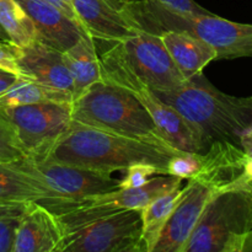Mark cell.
I'll use <instances>...</instances> for the list:
<instances>
[{"label": "cell", "mask_w": 252, "mask_h": 252, "mask_svg": "<svg viewBox=\"0 0 252 252\" xmlns=\"http://www.w3.org/2000/svg\"><path fill=\"white\" fill-rule=\"evenodd\" d=\"M179 153L180 150L157 143L71 122L69 129L42 160L110 174L144 162L159 167L162 175H167V164Z\"/></svg>", "instance_id": "6da1fadb"}, {"label": "cell", "mask_w": 252, "mask_h": 252, "mask_svg": "<svg viewBox=\"0 0 252 252\" xmlns=\"http://www.w3.org/2000/svg\"><path fill=\"white\" fill-rule=\"evenodd\" d=\"M155 94L198 130L207 148L214 142L240 147L241 135L252 130V96L236 97L221 93L202 75L176 90Z\"/></svg>", "instance_id": "7a4b0ae2"}, {"label": "cell", "mask_w": 252, "mask_h": 252, "mask_svg": "<svg viewBox=\"0 0 252 252\" xmlns=\"http://www.w3.org/2000/svg\"><path fill=\"white\" fill-rule=\"evenodd\" d=\"M139 31L160 36L162 32H186L202 39L217 52V59L252 57V25L240 24L220 16L184 14L155 0H142L122 9Z\"/></svg>", "instance_id": "3957f363"}, {"label": "cell", "mask_w": 252, "mask_h": 252, "mask_svg": "<svg viewBox=\"0 0 252 252\" xmlns=\"http://www.w3.org/2000/svg\"><path fill=\"white\" fill-rule=\"evenodd\" d=\"M103 81L125 89L145 86L154 93L171 91L187 83L167 53L160 36L139 31L115 42L100 56Z\"/></svg>", "instance_id": "277c9868"}, {"label": "cell", "mask_w": 252, "mask_h": 252, "mask_svg": "<svg viewBox=\"0 0 252 252\" xmlns=\"http://www.w3.org/2000/svg\"><path fill=\"white\" fill-rule=\"evenodd\" d=\"M71 118L96 129L170 147L139 100L127 89L107 81L95 84L73 101Z\"/></svg>", "instance_id": "5b68a950"}, {"label": "cell", "mask_w": 252, "mask_h": 252, "mask_svg": "<svg viewBox=\"0 0 252 252\" xmlns=\"http://www.w3.org/2000/svg\"><path fill=\"white\" fill-rule=\"evenodd\" d=\"M252 230V189L217 192L207 202L184 252H235Z\"/></svg>", "instance_id": "8992f818"}, {"label": "cell", "mask_w": 252, "mask_h": 252, "mask_svg": "<svg viewBox=\"0 0 252 252\" xmlns=\"http://www.w3.org/2000/svg\"><path fill=\"white\" fill-rule=\"evenodd\" d=\"M184 180L170 175L153 177L138 189H117L102 194L85 197L71 203L48 209L56 216L63 236L80 226L125 211H142L150 201L174 189H181Z\"/></svg>", "instance_id": "52a82bcc"}, {"label": "cell", "mask_w": 252, "mask_h": 252, "mask_svg": "<svg viewBox=\"0 0 252 252\" xmlns=\"http://www.w3.org/2000/svg\"><path fill=\"white\" fill-rule=\"evenodd\" d=\"M14 164L46 192V198L37 203L47 209L120 189V180L113 179L110 172L26 157Z\"/></svg>", "instance_id": "ba28073f"}, {"label": "cell", "mask_w": 252, "mask_h": 252, "mask_svg": "<svg viewBox=\"0 0 252 252\" xmlns=\"http://www.w3.org/2000/svg\"><path fill=\"white\" fill-rule=\"evenodd\" d=\"M0 118L11 130L25 157L46 158L57 140L69 129L71 103L43 102L0 110Z\"/></svg>", "instance_id": "9c48e42d"}, {"label": "cell", "mask_w": 252, "mask_h": 252, "mask_svg": "<svg viewBox=\"0 0 252 252\" xmlns=\"http://www.w3.org/2000/svg\"><path fill=\"white\" fill-rule=\"evenodd\" d=\"M140 235V211H125L65 234L57 252H118L139 240Z\"/></svg>", "instance_id": "30bf717a"}, {"label": "cell", "mask_w": 252, "mask_h": 252, "mask_svg": "<svg viewBox=\"0 0 252 252\" xmlns=\"http://www.w3.org/2000/svg\"><path fill=\"white\" fill-rule=\"evenodd\" d=\"M216 189L198 180H189L182 196L157 243L149 252H184L196 224Z\"/></svg>", "instance_id": "8fae6325"}, {"label": "cell", "mask_w": 252, "mask_h": 252, "mask_svg": "<svg viewBox=\"0 0 252 252\" xmlns=\"http://www.w3.org/2000/svg\"><path fill=\"white\" fill-rule=\"evenodd\" d=\"M149 112L167 144L180 152L202 154L207 148L198 130L171 105L162 101L157 94L145 86L128 89Z\"/></svg>", "instance_id": "7c38bea8"}, {"label": "cell", "mask_w": 252, "mask_h": 252, "mask_svg": "<svg viewBox=\"0 0 252 252\" xmlns=\"http://www.w3.org/2000/svg\"><path fill=\"white\" fill-rule=\"evenodd\" d=\"M12 49L21 76L73 94V80L62 52L38 41L27 47L12 44Z\"/></svg>", "instance_id": "4fadbf2b"}, {"label": "cell", "mask_w": 252, "mask_h": 252, "mask_svg": "<svg viewBox=\"0 0 252 252\" xmlns=\"http://www.w3.org/2000/svg\"><path fill=\"white\" fill-rule=\"evenodd\" d=\"M248 155L241 147L229 142H214L201 154V169L194 180L217 192L243 187Z\"/></svg>", "instance_id": "5bb4252c"}, {"label": "cell", "mask_w": 252, "mask_h": 252, "mask_svg": "<svg viewBox=\"0 0 252 252\" xmlns=\"http://www.w3.org/2000/svg\"><path fill=\"white\" fill-rule=\"evenodd\" d=\"M33 21L37 41L59 52L68 51L86 34L81 25L42 0H16Z\"/></svg>", "instance_id": "9a60e30c"}, {"label": "cell", "mask_w": 252, "mask_h": 252, "mask_svg": "<svg viewBox=\"0 0 252 252\" xmlns=\"http://www.w3.org/2000/svg\"><path fill=\"white\" fill-rule=\"evenodd\" d=\"M73 7L79 24L94 39L115 43L139 32L122 10L108 0H73Z\"/></svg>", "instance_id": "2e32d148"}, {"label": "cell", "mask_w": 252, "mask_h": 252, "mask_svg": "<svg viewBox=\"0 0 252 252\" xmlns=\"http://www.w3.org/2000/svg\"><path fill=\"white\" fill-rule=\"evenodd\" d=\"M62 239L56 216L42 204L30 202L16 229L12 252H57Z\"/></svg>", "instance_id": "e0dca14e"}, {"label": "cell", "mask_w": 252, "mask_h": 252, "mask_svg": "<svg viewBox=\"0 0 252 252\" xmlns=\"http://www.w3.org/2000/svg\"><path fill=\"white\" fill-rule=\"evenodd\" d=\"M172 62L187 81L202 75L203 69L217 59V52L202 39L186 32L166 31L160 34Z\"/></svg>", "instance_id": "ac0fdd59"}, {"label": "cell", "mask_w": 252, "mask_h": 252, "mask_svg": "<svg viewBox=\"0 0 252 252\" xmlns=\"http://www.w3.org/2000/svg\"><path fill=\"white\" fill-rule=\"evenodd\" d=\"M63 58L73 80L74 100L80 97L93 85L103 81L95 39L89 33L79 39L68 51L63 52Z\"/></svg>", "instance_id": "d6986e66"}, {"label": "cell", "mask_w": 252, "mask_h": 252, "mask_svg": "<svg viewBox=\"0 0 252 252\" xmlns=\"http://www.w3.org/2000/svg\"><path fill=\"white\" fill-rule=\"evenodd\" d=\"M73 94L69 91L57 90L31 79L19 76L5 93L0 95V110L43 102L73 103Z\"/></svg>", "instance_id": "ffe728a7"}, {"label": "cell", "mask_w": 252, "mask_h": 252, "mask_svg": "<svg viewBox=\"0 0 252 252\" xmlns=\"http://www.w3.org/2000/svg\"><path fill=\"white\" fill-rule=\"evenodd\" d=\"M182 196V189H174L150 201L140 211L142 216V235L145 252H149L157 243L165 224L174 213L177 203Z\"/></svg>", "instance_id": "44dd1931"}, {"label": "cell", "mask_w": 252, "mask_h": 252, "mask_svg": "<svg viewBox=\"0 0 252 252\" xmlns=\"http://www.w3.org/2000/svg\"><path fill=\"white\" fill-rule=\"evenodd\" d=\"M46 192L26 172L15 166L14 161L0 162V203L39 202Z\"/></svg>", "instance_id": "7402d4cb"}, {"label": "cell", "mask_w": 252, "mask_h": 252, "mask_svg": "<svg viewBox=\"0 0 252 252\" xmlns=\"http://www.w3.org/2000/svg\"><path fill=\"white\" fill-rule=\"evenodd\" d=\"M0 26L14 46L27 47L37 41L33 21L16 0H0Z\"/></svg>", "instance_id": "603a6c76"}, {"label": "cell", "mask_w": 252, "mask_h": 252, "mask_svg": "<svg viewBox=\"0 0 252 252\" xmlns=\"http://www.w3.org/2000/svg\"><path fill=\"white\" fill-rule=\"evenodd\" d=\"M29 203H0V252H12L16 229Z\"/></svg>", "instance_id": "cb8c5ba5"}, {"label": "cell", "mask_w": 252, "mask_h": 252, "mask_svg": "<svg viewBox=\"0 0 252 252\" xmlns=\"http://www.w3.org/2000/svg\"><path fill=\"white\" fill-rule=\"evenodd\" d=\"M201 169V154L180 152L167 164V175L181 180H192Z\"/></svg>", "instance_id": "d4e9b609"}, {"label": "cell", "mask_w": 252, "mask_h": 252, "mask_svg": "<svg viewBox=\"0 0 252 252\" xmlns=\"http://www.w3.org/2000/svg\"><path fill=\"white\" fill-rule=\"evenodd\" d=\"M125 171L126 176L123 180H120V189H138L148 184L150 177L154 175H162L159 167L144 162L130 165Z\"/></svg>", "instance_id": "484cf974"}, {"label": "cell", "mask_w": 252, "mask_h": 252, "mask_svg": "<svg viewBox=\"0 0 252 252\" xmlns=\"http://www.w3.org/2000/svg\"><path fill=\"white\" fill-rule=\"evenodd\" d=\"M25 158L11 130L0 118V162H11Z\"/></svg>", "instance_id": "4316f807"}, {"label": "cell", "mask_w": 252, "mask_h": 252, "mask_svg": "<svg viewBox=\"0 0 252 252\" xmlns=\"http://www.w3.org/2000/svg\"><path fill=\"white\" fill-rule=\"evenodd\" d=\"M0 69L15 74L17 76H21L16 58H15L14 49H12V44L9 41H1V39H0Z\"/></svg>", "instance_id": "83f0119b"}, {"label": "cell", "mask_w": 252, "mask_h": 252, "mask_svg": "<svg viewBox=\"0 0 252 252\" xmlns=\"http://www.w3.org/2000/svg\"><path fill=\"white\" fill-rule=\"evenodd\" d=\"M159 4L184 14H206V9L199 6L194 0H155Z\"/></svg>", "instance_id": "f1b7e54d"}, {"label": "cell", "mask_w": 252, "mask_h": 252, "mask_svg": "<svg viewBox=\"0 0 252 252\" xmlns=\"http://www.w3.org/2000/svg\"><path fill=\"white\" fill-rule=\"evenodd\" d=\"M17 78H19V76L15 75V74L0 69V95H1L2 93H5V91L16 81Z\"/></svg>", "instance_id": "f546056e"}, {"label": "cell", "mask_w": 252, "mask_h": 252, "mask_svg": "<svg viewBox=\"0 0 252 252\" xmlns=\"http://www.w3.org/2000/svg\"><path fill=\"white\" fill-rule=\"evenodd\" d=\"M42 1L48 2V4L53 5V6H56L57 9H59L61 11H63L65 15L70 16L71 19H74L75 21H78V17H76V14H75V11H74V9L70 6V5L66 4L64 0H42Z\"/></svg>", "instance_id": "4dcf8cb0"}, {"label": "cell", "mask_w": 252, "mask_h": 252, "mask_svg": "<svg viewBox=\"0 0 252 252\" xmlns=\"http://www.w3.org/2000/svg\"><path fill=\"white\" fill-rule=\"evenodd\" d=\"M240 147L248 158L252 160V130H249L240 138Z\"/></svg>", "instance_id": "1f68e13d"}, {"label": "cell", "mask_w": 252, "mask_h": 252, "mask_svg": "<svg viewBox=\"0 0 252 252\" xmlns=\"http://www.w3.org/2000/svg\"><path fill=\"white\" fill-rule=\"evenodd\" d=\"M235 252H252V230L244 235Z\"/></svg>", "instance_id": "d6a6232c"}, {"label": "cell", "mask_w": 252, "mask_h": 252, "mask_svg": "<svg viewBox=\"0 0 252 252\" xmlns=\"http://www.w3.org/2000/svg\"><path fill=\"white\" fill-rule=\"evenodd\" d=\"M118 252H145L144 243H143L142 239H139L138 241L130 244V245H128L127 248L122 249V250H120Z\"/></svg>", "instance_id": "836d02e7"}, {"label": "cell", "mask_w": 252, "mask_h": 252, "mask_svg": "<svg viewBox=\"0 0 252 252\" xmlns=\"http://www.w3.org/2000/svg\"><path fill=\"white\" fill-rule=\"evenodd\" d=\"M108 1H110L111 4H112L115 7H117V9L122 10L123 7L127 6V5L134 4V2L142 1V0H108Z\"/></svg>", "instance_id": "e575fe53"}, {"label": "cell", "mask_w": 252, "mask_h": 252, "mask_svg": "<svg viewBox=\"0 0 252 252\" xmlns=\"http://www.w3.org/2000/svg\"><path fill=\"white\" fill-rule=\"evenodd\" d=\"M0 39H1V41H7L6 33H5L4 30H2L1 26H0Z\"/></svg>", "instance_id": "d590c367"}, {"label": "cell", "mask_w": 252, "mask_h": 252, "mask_svg": "<svg viewBox=\"0 0 252 252\" xmlns=\"http://www.w3.org/2000/svg\"><path fill=\"white\" fill-rule=\"evenodd\" d=\"M244 186H248V187H250V189H252V179L249 180V181H246V184L244 185Z\"/></svg>", "instance_id": "8d00e7d4"}, {"label": "cell", "mask_w": 252, "mask_h": 252, "mask_svg": "<svg viewBox=\"0 0 252 252\" xmlns=\"http://www.w3.org/2000/svg\"><path fill=\"white\" fill-rule=\"evenodd\" d=\"M64 1H65L66 4H69L71 7H73V0H64ZM73 9H74V7H73Z\"/></svg>", "instance_id": "74e56055"}]
</instances>
